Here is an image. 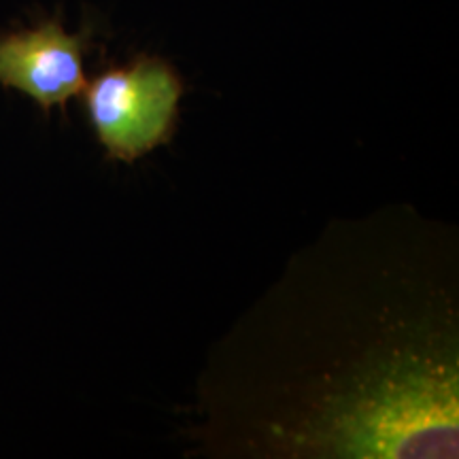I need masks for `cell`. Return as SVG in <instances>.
I'll list each match as a JSON object with an SVG mask.
<instances>
[{
    "label": "cell",
    "instance_id": "cell-2",
    "mask_svg": "<svg viewBox=\"0 0 459 459\" xmlns=\"http://www.w3.org/2000/svg\"><path fill=\"white\" fill-rule=\"evenodd\" d=\"M90 30L71 34L60 17L0 32V85L32 99L45 113L83 94Z\"/></svg>",
    "mask_w": 459,
    "mask_h": 459
},
{
    "label": "cell",
    "instance_id": "cell-1",
    "mask_svg": "<svg viewBox=\"0 0 459 459\" xmlns=\"http://www.w3.org/2000/svg\"><path fill=\"white\" fill-rule=\"evenodd\" d=\"M83 96L107 156L134 162L170 139L183 83L162 57L141 56L132 65L100 73L85 85Z\"/></svg>",
    "mask_w": 459,
    "mask_h": 459
}]
</instances>
